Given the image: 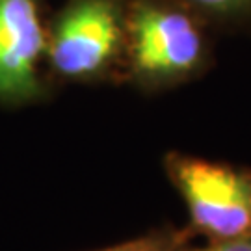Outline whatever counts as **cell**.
<instances>
[{
    "label": "cell",
    "instance_id": "cell-1",
    "mask_svg": "<svg viewBox=\"0 0 251 251\" xmlns=\"http://www.w3.org/2000/svg\"><path fill=\"white\" fill-rule=\"evenodd\" d=\"M130 73L144 86H168L192 76L206 58L198 21L170 0H134L126 17Z\"/></svg>",
    "mask_w": 251,
    "mask_h": 251
},
{
    "label": "cell",
    "instance_id": "cell-3",
    "mask_svg": "<svg viewBox=\"0 0 251 251\" xmlns=\"http://www.w3.org/2000/svg\"><path fill=\"white\" fill-rule=\"evenodd\" d=\"M168 170L201 231L218 240L250 238L251 173L180 154L168 160Z\"/></svg>",
    "mask_w": 251,
    "mask_h": 251
},
{
    "label": "cell",
    "instance_id": "cell-6",
    "mask_svg": "<svg viewBox=\"0 0 251 251\" xmlns=\"http://www.w3.org/2000/svg\"><path fill=\"white\" fill-rule=\"evenodd\" d=\"M99 251H166V246L160 238H138V240H130V242Z\"/></svg>",
    "mask_w": 251,
    "mask_h": 251
},
{
    "label": "cell",
    "instance_id": "cell-2",
    "mask_svg": "<svg viewBox=\"0 0 251 251\" xmlns=\"http://www.w3.org/2000/svg\"><path fill=\"white\" fill-rule=\"evenodd\" d=\"M126 0H69L52 21L47 62L60 78H104L126 50Z\"/></svg>",
    "mask_w": 251,
    "mask_h": 251
},
{
    "label": "cell",
    "instance_id": "cell-5",
    "mask_svg": "<svg viewBox=\"0 0 251 251\" xmlns=\"http://www.w3.org/2000/svg\"><path fill=\"white\" fill-rule=\"evenodd\" d=\"M214 17L233 19L251 11V0H184Z\"/></svg>",
    "mask_w": 251,
    "mask_h": 251
},
{
    "label": "cell",
    "instance_id": "cell-7",
    "mask_svg": "<svg viewBox=\"0 0 251 251\" xmlns=\"http://www.w3.org/2000/svg\"><path fill=\"white\" fill-rule=\"evenodd\" d=\"M192 251H251V236L250 238H233V240H220L214 246L201 248Z\"/></svg>",
    "mask_w": 251,
    "mask_h": 251
},
{
    "label": "cell",
    "instance_id": "cell-4",
    "mask_svg": "<svg viewBox=\"0 0 251 251\" xmlns=\"http://www.w3.org/2000/svg\"><path fill=\"white\" fill-rule=\"evenodd\" d=\"M47 41L41 0H0V106L45 99L41 63Z\"/></svg>",
    "mask_w": 251,
    "mask_h": 251
}]
</instances>
